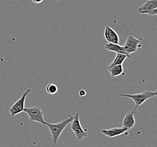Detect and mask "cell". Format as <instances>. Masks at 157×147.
I'll list each match as a JSON object with an SVG mask.
<instances>
[{
  "mask_svg": "<svg viewBox=\"0 0 157 147\" xmlns=\"http://www.w3.org/2000/svg\"><path fill=\"white\" fill-rule=\"evenodd\" d=\"M74 118V115H68V116L63 121L57 123H49L47 122L46 125L50 130L52 137V141L54 144L57 143L62 133H63L67 126L70 123H71Z\"/></svg>",
  "mask_w": 157,
  "mask_h": 147,
  "instance_id": "obj_1",
  "label": "cell"
},
{
  "mask_svg": "<svg viewBox=\"0 0 157 147\" xmlns=\"http://www.w3.org/2000/svg\"><path fill=\"white\" fill-rule=\"evenodd\" d=\"M157 95V91H145L143 92L136 94H121L120 95V97H124L129 98L133 101L135 104V106L133 109L137 111V108L144 104L146 101L151 99L154 97H155Z\"/></svg>",
  "mask_w": 157,
  "mask_h": 147,
  "instance_id": "obj_2",
  "label": "cell"
},
{
  "mask_svg": "<svg viewBox=\"0 0 157 147\" xmlns=\"http://www.w3.org/2000/svg\"><path fill=\"white\" fill-rule=\"evenodd\" d=\"M23 111L29 115L30 121L38 122L46 125L47 122L44 119V113L41 108L34 106L31 108H25Z\"/></svg>",
  "mask_w": 157,
  "mask_h": 147,
  "instance_id": "obj_3",
  "label": "cell"
},
{
  "mask_svg": "<svg viewBox=\"0 0 157 147\" xmlns=\"http://www.w3.org/2000/svg\"><path fill=\"white\" fill-rule=\"evenodd\" d=\"M80 114L77 113L74 115V118L72 121L71 129L74 133L76 139L78 140H82V139L88 136L87 130L82 129L80 122Z\"/></svg>",
  "mask_w": 157,
  "mask_h": 147,
  "instance_id": "obj_4",
  "label": "cell"
},
{
  "mask_svg": "<svg viewBox=\"0 0 157 147\" xmlns=\"http://www.w3.org/2000/svg\"><path fill=\"white\" fill-rule=\"evenodd\" d=\"M31 90L28 89L25 91L23 93L21 98L17 101L14 104L12 105V106L9 109L10 114L12 117H15V115L23 112L25 108V102L26 98L29 95V93L31 92Z\"/></svg>",
  "mask_w": 157,
  "mask_h": 147,
  "instance_id": "obj_5",
  "label": "cell"
},
{
  "mask_svg": "<svg viewBox=\"0 0 157 147\" xmlns=\"http://www.w3.org/2000/svg\"><path fill=\"white\" fill-rule=\"evenodd\" d=\"M141 40L137 39L133 36H128L127 39V41L123 46L126 52L129 54L135 53L138 48L141 47L140 45Z\"/></svg>",
  "mask_w": 157,
  "mask_h": 147,
  "instance_id": "obj_6",
  "label": "cell"
},
{
  "mask_svg": "<svg viewBox=\"0 0 157 147\" xmlns=\"http://www.w3.org/2000/svg\"><path fill=\"white\" fill-rule=\"evenodd\" d=\"M104 36L106 40L109 43L117 44L119 43V37L118 33L110 26L107 25L105 29Z\"/></svg>",
  "mask_w": 157,
  "mask_h": 147,
  "instance_id": "obj_7",
  "label": "cell"
},
{
  "mask_svg": "<svg viewBox=\"0 0 157 147\" xmlns=\"http://www.w3.org/2000/svg\"><path fill=\"white\" fill-rule=\"evenodd\" d=\"M129 130L124 127H114L110 129H104L101 130V133L104 135L109 137H114L116 136H119L123 134L124 133L128 131Z\"/></svg>",
  "mask_w": 157,
  "mask_h": 147,
  "instance_id": "obj_8",
  "label": "cell"
},
{
  "mask_svg": "<svg viewBox=\"0 0 157 147\" xmlns=\"http://www.w3.org/2000/svg\"><path fill=\"white\" fill-rule=\"evenodd\" d=\"M136 111V110L135 109H133L131 112H128L126 114L122 123L123 127H124L129 130L135 126L136 123V121L134 115Z\"/></svg>",
  "mask_w": 157,
  "mask_h": 147,
  "instance_id": "obj_9",
  "label": "cell"
},
{
  "mask_svg": "<svg viewBox=\"0 0 157 147\" xmlns=\"http://www.w3.org/2000/svg\"><path fill=\"white\" fill-rule=\"evenodd\" d=\"M157 9V0H147V1L138 8V13L144 14L145 11Z\"/></svg>",
  "mask_w": 157,
  "mask_h": 147,
  "instance_id": "obj_10",
  "label": "cell"
},
{
  "mask_svg": "<svg viewBox=\"0 0 157 147\" xmlns=\"http://www.w3.org/2000/svg\"><path fill=\"white\" fill-rule=\"evenodd\" d=\"M105 48L107 51L113 52L116 53H121L128 56H131L129 54L126 52L123 47H121L117 44L109 43L106 44L105 45Z\"/></svg>",
  "mask_w": 157,
  "mask_h": 147,
  "instance_id": "obj_11",
  "label": "cell"
},
{
  "mask_svg": "<svg viewBox=\"0 0 157 147\" xmlns=\"http://www.w3.org/2000/svg\"><path fill=\"white\" fill-rule=\"evenodd\" d=\"M127 58H131V56H128L121 53H116V56L115 57L114 61H113L110 65L107 67V68H110L115 65H122L123 63Z\"/></svg>",
  "mask_w": 157,
  "mask_h": 147,
  "instance_id": "obj_12",
  "label": "cell"
},
{
  "mask_svg": "<svg viewBox=\"0 0 157 147\" xmlns=\"http://www.w3.org/2000/svg\"><path fill=\"white\" fill-rule=\"evenodd\" d=\"M107 70L110 72L111 77H116L121 75L124 74V69L123 65H115L110 68H107Z\"/></svg>",
  "mask_w": 157,
  "mask_h": 147,
  "instance_id": "obj_13",
  "label": "cell"
},
{
  "mask_svg": "<svg viewBox=\"0 0 157 147\" xmlns=\"http://www.w3.org/2000/svg\"><path fill=\"white\" fill-rule=\"evenodd\" d=\"M46 91L47 93L51 95H54L58 92V87L57 85L53 83H50L47 85L46 87Z\"/></svg>",
  "mask_w": 157,
  "mask_h": 147,
  "instance_id": "obj_14",
  "label": "cell"
},
{
  "mask_svg": "<svg viewBox=\"0 0 157 147\" xmlns=\"http://www.w3.org/2000/svg\"><path fill=\"white\" fill-rule=\"evenodd\" d=\"M157 9H152V10H150L148 11H145L144 14H148L153 16V15H157Z\"/></svg>",
  "mask_w": 157,
  "mask_h": 147,
  "instance_id": "obj_15",
  "label": "cell"
},
{
  "mask_svg": "<svg viewBox=\"0 0 157 147\" xmlns=\"http://www.w3.org/2000/svg\"><path fill=\"white\" fill-rule=\"evenodd\" d=\"M78 94H79V96H80V97H83V96H86V91L85 90H80V91H79V92H78Z\"/></svg>",
  "mask_w": 157,
  "mask_h": 147,
  "instance_id": "obj_16",
  "label": "cell"
},
{
  "mask_svg": "<svg viewBox=\"0 0 157 147\" xmlns=\"http://www.w3.org/2000/svg\"><path fill=\"white\" fill-rule=\"evenodd\" d=\"M32 1L35 4H39L41 3L43 1V0H32Z\"/></svg>",
  "mask_w": 157,
  "mask_h": 147,
  "instance_id": "obj_17",
  "label": "cell"
}]
</instances>
